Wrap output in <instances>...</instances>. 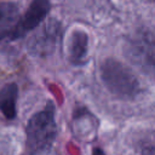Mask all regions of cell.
<instances>
[{
    "label": "cell",
    "instance_id": "obj_1",
    "mask_svg": "<svg viewBox=\"0 0 155 155\" xmlns=\"http://www.w3.org/2000/svg\"><path fill=\"white\" fill-rule=\"evenodd\" d=\"M57 134L54 105L48 102L46 107L34 114L27 125V144L31 154L47 150Z\"/></svg>",
    "mask_w": 155,
    "mask_h": 155
},
{
    "label": "cell",
    "instance_id": "obj_2",
    "mask_svg": "<svg viewBox=\"0 0 155 155\" xmlns=\"http://www.w3.org/2000/svg\"><path fill=\"white\" fill-rule=\"evenodd\" d=\"M101 76L105 86L119 97L131 98L139 91V85L133 73L115 59H105L101 64Z\"/></svg>",
    "mask_w": 155,
    "mask_h": 155
},
{
    "label": "cell",
    "instance_id": "obj_3",
    "mask_svg": "<svg viewBox=\"0 0 155 155\" xmlns=\"http://www.w3.org/2000/svg\"><path fill=\"white\" fill-rule=\"evenodd\" d=\"M51 4L50 0H33L27 12L22 16V18L17 22V24L10 31H0V40L10 39L15 40L25 35L28 31L36 28L47 16L50 11Z\"/></svg>",
    "mask_w": 155,
    "mask_h": 155
},
{
    "label": "cell",
    "instance_id": "obj_4",
    "mask_svg": "<svg viewBox=\"0 0 155 155\" xmlns=\"http://www.w3.org/2000/svg\"><path fill=\"white\" fill-rule=\"evenodd\" d=\"M131 59L147 74L155 78V38L139 35L132 39L127 47Z\"/></svg>",
    "mask_w": 155,
    "mask_h": 155
},
{
    "label": "cell",
    "instance_id": "obj_5",
    "mask_svg": "<svg viewBox=\"0 0 155 155\" xmlns=\"http://www.w3.org/2000/svg\"><path fill=\"white\" fill-rule=\"evenodd\" d=\"M61 38V24L56 19L47 21L28 41V51L34 56H46L54 51Z\"/></svg>",
    "mask_w": 155,
    "mask_h": 155
},
{
    "label": "cell",
    "instance_id": "obj_6",
    "mask_svg": "<svg viewBox=\"0 0 155 155\" xmlns=\"http://www.w3.org/2000/svg\"><path fill=\"white\" fill-rule=\"evenodd\" d=\"M88 46V36L81 29H75L69 36L68 57L71 63L81 64L85 61Z\"/></svg>",
    "mask_w": 155,
    "mask_h": 155
},
{
    "label": "cell",
    "instance_id": "obj_7",
    "mask_svg": "<svg viewBox=\"0 0 155 155\" xmlns=\"http://www.w3.org/2000/svg\"><path fill=\"white\" fill-rule=\"evenodd\" d=\"M18 96V88L16 84H7L0 90V111L8 120L16 116V102Z\"/></svg>",
    "mask_w": 155,
    "mask_h": 155
},
{
    "label": "cell",
    "instance_id": "obj_8",
    "mask_svg": "<svg viewBox=\"0 0 155 155\" xmlns=\"http://www.w3.org/2000/svg\"><path fill=\"white\" fill-rule=\"evenodd\" d=\"M18 18V7L13 2H0V31H4L6 27L16 22Z\"/></svg>",
    "mask_w": 155,
    "mask_h": 155
},
{
    "label": "cell",
    "instance_id": "obj_9",
    "mask_svg": "<svg viewBox=\"0 0 155 155\" xmlns=\"http://www.w3.org/2000/svg\"><path fill=\"white\" fill-rule=\"evenodd\" d=\"M92 155H104V153H103V150H102V149H99V148H96V149L93 150Z\"/></svg>",
    "mask_w": 155,
    "mask_h": 155
}]
</instances>
